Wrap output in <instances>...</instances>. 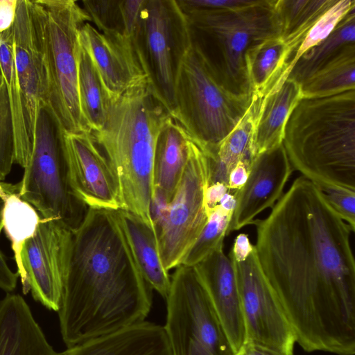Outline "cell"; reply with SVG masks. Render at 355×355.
I'll return each mask as SVG.
<instances>
[{
  "label": "cell",
  "mask_w": 355,
  "mask_h": 355,
  "mask_svg": "<svg viewBox=\"0 0 355 355\" xmlns=\"http://www.w3.org/2000/svg\"><path fill=\"white\" fill-rule=\"evenodd\" d=\"M261 270L306 352L355 354L351 227L304 176L254 220Z\"/></svg>",
  "instance_id": "cell-1"
},
{
  "label": "cell",
  "mask_w": 355,
  "mask_h": 355,
  "mask_svg": "<svg viewBox=\"0 0 355 355\" xmlns=\"http://www.w3.org/2000/svg\"><path fill=\"white\" fill-rule=\"evenodd\" d=\"M152 291L114 211L87 208L72 231L58 311L67 348L145 321Z\"/></svg>",
  "instance_id": "cell-2"
},
{
  "label": "cell",
  "mask_w": 355,
  "mask_h": 355,
  "mask_svg": "<svg viewBox=\"0 0 355 355\" xmlns=\"http://www.w3.org/2000/svg\"><path fill=\"white\" fill-rule=\"evenodd\" d=\"M171 116L146 80L112 99L103 126L92 132L116 177L122 209L154 230L150 205L155 148Z\"/></svg>",
  "instance_id": "cell-3"
},
{
  "label": "cell",
  "mask_w": 355,
  "mask_h": 355,
  "mask_svg": "<svg viewBox=\"0 0 355 355\" xmlns=\"http://www.w3.org/2000/svg\"><path fill=\"white\" fill-rule=\"evenodd\" d=\"M283 145L293 169L316 185L355 191V89L302 97L286 121Z\"/></svg>",
  "instance_id": "cell-4"
},
{
  "label": "cell",
  "mask_w": 355,
  "mask_h": 355,
  "mask_svg": "<svg viewBox=\"0 0 355 355\" xmlns=\"http://www.w3.org/2000/svg\"><path fill=\"white\" fill-rule=\"evenodd\" d=\"M275 0H256L233 10L183 12L191 45L216 82L230 94L252 96L246 56L251 48L281 36Z\"/></svg>",
  "instance_id": "cell-5"
},
{
  "label": "cell",
  "mask_w": 355,
  "mask_h": 355,
  "mask_svg": "<svg viewBox=\"0 0 355 355\" xmlns=\"http://www.w3.org/2000/svg\"><path fill=\"white\" fill-rule=\"evenodd\" d=\"M253 96L239 97L226 91L191 45L178 77L171 116L203 153L209 155L245 115Z\"/></svg>",
  "instance_id": "cell-6"
},
{
  "label": "cell",
  "mask_w": 355,
  "mask_h": 355,
  "mask_svg": "<svg viewBox=\"0 0 355 355\" xmlns=\"http://www.w3.org/2000/svg\"><path fill=\"white\" fill-rule=\"evenodd\" d=\"M64 135L51 107H42L19 194L41 217L60 220L73 230L87 207L76 197L69 182Z\"/></svg>",
  "instance_id": "cell-7"
},
{
  "label": "cell",
  "mask_w": 355,
  "mask_h": 355,
  "mask_svg": "<svg viewBox=\"0 0 355 355\" xmlns=\"http://www.w3.org/2000/svg\"><path fill=\"white\" fill-rule=\"evenodd\" d=\"M37 1L42 9L49 105L66 132H92L80 107L77 56L80 28L90 18L76 1Z\"/></svg>",
  "instance_id": "cell-8"
},
{
  "label": "cell",
  "mask_w": 355,
  "mask_h": 355,
  "mask_svg": "<svg viewBox=\"0 0 355 355\" xmlns=\"http://www.w3.org/2000/svg\"><path fill=\"white\" fill-rule=\"evenodd\" d=\"M132 40L150 91L172 116L178 77L191 46L176 1L145 0Z\"/></svg>",
  "instance_id": "cell-9"
},
{
  "label": "cell",
  "mask_w": 355,
  "mask_h": 355,
  "mask_svg": "<svg viewBox=\"0 0 355 355\" xmlns=\"http://www.w3.org/2000/svg\"><path fill=\"white\" fill-rule=\"evenodd\" d=\"M165 330L171 355H233L234 352L194 266L171 276Z\"/></svg>",
  "instance_id": "cell-10"
},
{
  "label": "cell",
  "mask_w": 355,
  "mask_h": 355,
  "mask_svg": "<svg viewBox=\"0 0 355 355\" xmlns=\"http://www.w3.org/2000/svg\"><path fill=\"white\" fill-rule=\"evenodd\" d=\"M207 175L205 155L189 137L187 164L157 233L159 257L167 271L182 264L207 222Z\"/></svg>",
  "instance_id": "cell-11"
},
{
  "label": "cell",
  "mask_w": 355,
  "mask_h": 355,
  "mask_svg": "<svg viewBox=\"0 0 355 355\" xmlns=\"http://www.w3.org/2000/svg\"><path fill=\"white\" fill-rule=\"evenodd\" d=\"M12 41L24 126L32 148L40 110L49 105L42 9L37 0H18Z\"/></svg>",
  "instance_id": "cell-12"
},
{
  "label": "cell",
  "mask_w": 355,
  "mask_h": 355,
  "mask_svg": "<svg viewBox=\"0 0 355 355\" xmlns=\"http://www.w3.org/2000/svg\"><path fill=\"white\" fill-rule=\"evenodd\" d=\"M232 261L245 328V340L263 345L283 355H293L295 334L261 270L255 247L244 261Z\"/></svg>",
  "instance_id": "cell-13"
},
{
  "label": "cell",
  "mask_w": 355,
  "mask_h": 355,
  "mask_svg": "<svg viewBox=\"0 0 355 355\" xmlns=\"http://www.w3.org/2000/svg\"><path fill=\"white\" fill-rule=\"evenodd\" d=\"M72 231L60 220L41 217L35 234L25 242L21 253L29 292L35 301L56 312L67 271Z\"/></svg>",
  "instance_id": "cell-14"
},
{
  "label": "cell",
  "mask_w": 355,
  "mask_h": 355,
  "mask_svg": "<svg viewBox=\"0 0 355 355\" xmlns=\"http://www.w3.org/2000/svg\"><path fill=\"white\" fill-rule=\"evenodd\" d=\"M67 175L76 197L87 208L122 209L112 168L92 132H65Z\"/></svg>",
  "instance_id": "cell-15"
},
{
  "label": "cell",
  "mask_w": 355,
  "mask_h": 355,
  "mask_svg": "<svg viewBox=\"0 0 355 355\" xmlns=\"http://www.w3.org/2000/svg\"><path fill=\"white\" fill-rule=\"evenodd\" d=\"M293 171L283 144L255 156L247 182L236 191L227 236L252 225L257 215L272 207L283 195Z\"/></svg>",
  "instance_id": "cell-16"
},
{
  "label": "cell",
  "mask_w": 355,
  "mask_h": 355,
  "mask_svg": "<svg viewBox=\"0 0 355 355\" xmlns=\"http://www.w3.org/2000/svg\"><path fill=\"white\" fill-rule=\"evenodd\" d=\"M79 41L92 58L110 100L147 80L132 37L101 33L86 22L80 28Z\"/></svg>",
  "instance_id": "cell-17"
},
{
  "label": "cell",
  "mask_w": 355,
  "mask_h": 355,
  "mask_svg": "<svg viewBox=\"0 0 355 355\" xmlns=\"http://www.w3.org/2000/svg\"><path fill=\"white\" fill-rule=\"evenodd\" d=\"M194 267L235 352L246 335L234 262L223 244Z\"/></svg>",
  "instance_id": "cell-18"
},
{
  "label": "cell",
  "mask_w": 355,
  "mask_h": 355,
  "mask_svg": "<svg viewBox=\"0 0 355 355\" xmlns=\"http://www.w3.org/2000/svg\"><path fill=\"white\" fill-rule=\"evenodd\" d=\"M0 355H67L47 340L25 300L8 293L0 300Z\"/></svg>",
  "instance_id": "cell-19"
},
{
  "label": "cell",
  "mask_w": 355,
  "mask_h": 355,
  "mask_svg": "<svg viewBox=\"0 0 355 355\" xmlns=\"http://www.w3.org/2000/svg\"><path fill=\"white\" fill-rule=\"evenodd\" d=\"M67 355H171L163 326L146 320L67 349Z\"/></svg>",
  "instance_id": "cell-20"
},
{
  "label": "cell",
  "mask_w": 355,
  "mask_h": 355,
  "mask_svg": "<svg viewBox=\"0 0 355 355\" xmlns=\"http://www.w3.org/2000/svg\"><path fill=\"white\" fill-rule=\"evenodd\" d=\"M114 213L143 277L153 290L166 299L171 276L162 263L155 230L125 209L114 210Z\"/></svg>",
  "instance_id": "cell-21"
},
{
  "label": "cell",
  "mask_w": 355,
  "mask_h": 355,
  "mask_svg": "<svg viewBox=\"0 0 355 355\" xmlns=\"http://www.w3.org/2000/svg\"><path fill=\"white\" fill-rule=\"evenodd\" d=\"M302 98L301 85L290 78L261 98L252 141L254 157L283 144L286 121Z\"/></svg>",
  "instance_id": "cell-22"
},
{
  "label": "cell",
  "mask_w": 355,
  "mask_h": 355,
  "mask_svg": "<svg viewBox=\"0 0 355 355\" xmlns=\"http://www.w3.org/2000/svg\"><path fill=\"white\" fill-rule=\"evenodd\" d=\"M189 137L171 116L162 126L156 141L153 192L171 201L180 182L189 157Z\"/></svg>",
  "instance_id": "cell-23"
},
{
  "label": "cell",
  "mask_w": 355,
  "mask_h": 355,
  "mask_svg": "<svg viewBox=\"0 0 355 355\" xmlns=\"http://www.w3.org/2000/svg\"><path fill=\"white\" fill-rule=\"evenodd\" d=\"M260 103L261 98L254 94L249 109L236 126L212 154L205 155L207 165V186L218 182L227 185L229 174L236 164L247 156L254 158L252 141Z\"/></svg>",
  "instance_id": "cell-24"
},
{
  "label": "cell",
  "mask_w": 355,
  "mask_h": 355,
  "mask_svg": "<svg viewBox=\"0 0 355 355\" xmlns=\"http://www.w3.org/2000/svg\"><path fill=\"white\" fill-rule=\"evenodd\" d=\"M5 205L3 228L12 243L17 275L20 277L23 292H29L27 278L24 270L21 253L25 242L36 232L40 222L37 210L19 196L20 183L17 185L5 183Z\"/></svg>",
  "instance_id": "cell-25"
},
{
  "label": "cell",
  "mask_w": 355,
  "mask_h": 355,
  "mask_svg": "<svg viewBox=\"0 0 355 355\" xmlns=\"http://www.w3.org/2000/svg\"><path fill=\"white\" fill-rule=\"evenodd\" d=\"M77 56L80 111L89 130L97 132L105 123L111 100L92 58L80 41Z\"/></svg>",
  "instance_id": "cell-26"
},
{
  "label": "cell",
  "mask_w": 355,
  "mask_h": 355,
  "mask_svg": "<svg viewBox=\"0 0 355 355\" xmlns=\"http://www.w3.org/2000/svg\"><path fill=\"white\" fill-rule=\"evenodd\" d=\"M353 44H355V8L338 22L324 40L309 49L297 60L287 78L301 85L333 60L347 45Z\"/></svg>",
  "instance_id": "cell-27"
},
{
  "label": "cell",
  "mask_w": 355,
  "mask_h": 355,
  "mask_svg": "<svg viewBox=\"0 0 355 355\" xmlns=\"http://www.w3.org/2000/svg\"><path fill=\"white\" fill-rule=\"evenodd\" d=\"M291 53L288 45L276 37L262 41L246 56L248 76L253 93L264 97L279 78Z\"/></svg>",
  "instance_id": "cell-28"
},
{
  "label": "cell",
  "mask_w": 355,
  "mask_h": 355,
  "mask_svg": "<svg viewBox=\"0 0 355 355\" xmlns=\"http://www.w3.org/2000/svg\"><path fill=\"white\" fill-rule=\"evenodd\" d=\"M0 73L6 84L12 110L15 162L24 168L30 157L32 148L24 126L20 90L15 64L12 28L0 35Z\"/></svg>",
  "instance_id": "cell-29"
},
{
  "label": "cell",
  "mask_w": 355,
  "mask_h": 355,
  "mask_svg": "<svg viewBox=\"0 0 355 355\" xmlns=\"http://www.w3.org/2000/svg\"><path fill=\"white\" fill-rule=\"evenodd\" d=\"M302 97L318 98L355 89V44L338 55L302 84Z\"/></svg>",
  "instance_id": "cell-30"
},
{
  "label": "cell",
  "mask_w": 355,
  "mask_h": 355,
  "mask_svg": "<svg viewBox=\"0 0 355 355\" xmlns=\"http://www.w3.org/2000/svg\"><path fill=\"white\" fill-rule=\"evenodd\" d=\"M337 0H275L281 38L294 50Z\"/></svg>",
  "instance_id": "cell-31"
},
{
  "label": "cell",
  "mask_w": 355,
  "mask_h": 355,
  "mask_svg": "<svg viewBox=\"0 0 355 355\" xmlns=\"http://www.w3.org/2000/svg\"><path fill=\"white\" fill-rule=\"evenodd\" d=\"M354 8L355 0H337L309 29L302 41L291 52L279 78L268 94L277 90L287 78L297 60L309 49L324 40L338 22Z\"/></svg>",
  "instance_id": "cell-32"
},
{
  "label": "cell",
  "mask_w": 355,
  "mask_h": 355,
  "mask_svg": "<svg viewBox=\"0 0 355 355\" xmlns=\"http://www.w3.org/2000/svg\"><path fill=\"white\" fill-rule=\"evenodd\" d=\"M232 214L217 205L208 214V220L189 251L182 264L194 266L223 244Z\"/></svg>",
  "instance_id": "cell-33"
},
{
  "label": "cell",
  "mask_w": 355,
  "mask_h": 355,
  "mask_svg": "<svg viewBox=\"0 0 355 355\" xmlns=\"http://www.w3.org/2000/svg\"><path fill=\"white\" fill-rule=\"evenodd\" d=\"M81 3L90 22L98 31L132 37L129 33L124 0H84Z\"/></svg>",
  "instance_id": "cell-34"
},
{
  "label": "cell",
  "mask_w": 355,
  "mask_h": 355,
  "mask_svg": "<svg viewBox=\"0 0 355 355\" xmlns=\"http://www.w3.org/2000/svg\"><path fill=\"white\" fill-rule=\"evenodd\" d=\"M15 162V141L12 110L3 76L0 73V182Z\"/></svg>",
  "instance_id": "cell-35"
},
{
  "label": "cell",
  "mask_w": 355,
  "mask_h": 355,
  "mask_svg": "<svg viewBox=\"0 0 355 355\" xmlns=\"http://www.w3.org/2000/svg\"><path fill=\"white\" fill-rule=\"evenodd\" d=\"M317 186L330 207L354 232L355 191L334 186Z\"/></svg>",
  "instance_id": "cell-36"
},
{
  "label": "cell",
  "mask_w": 355,
  "mask_h": 355,
  "mask_svg": "<svg viewBox=\"0 0 355 355\" xmlns=\"http://www.w3.org/2000/svg\"><path fill=\"white\" fill-rule=\"evenodd\" d=\"M183 12L233 10L252 4L256 0H175Z\"/></svg>",
  "instance_id": "cell-37"
},
{
  "label": "cell",
  "mask_w": 355,
  "mask_h": 355,
  "mask_svg": "<svg viewBox=\"0 0 355 355\" xmlns=\"http://www.w3.org/2000/svg\"><path fill=\"white\" fill-rule=\"evenodd\" d=\"M253 159L251 156H247L232 168L228 177V191L235 192L244 186L248 178Z\"/></svg>",
  "instance_id": "cell-38"
},
{
  "label": "cell",
  "mask_w": 355,
  "mask_h": 355,
  "mask_svg": "<svg viewBox=\"0 0 355 355\" xmlns=\"http://www.w3.org/2000/svg\"><path fill=\"white\" fill-rule=\"evenodd\" d=\"M254 249L247 234L240 233L234 239L229 256L236 262L244 261Z\"/></svg>",
  "instance_id": "cell-39"
},
{
  "label": "cell",
  "mask_w": 355,
  "mask_h": 355,
  "mask_svg": "<svg viewBox=\"0 0 355 355\" xmlns=\"http://www.w3.org/2000/svg\"><path fill=\"white\" fill-rule=\"evenodd\" d=\"M18 0H0V35L10 30L15 23Z\"/></svg>",
  "instance_id": "cell-40"
},
{
  "label": "cell",
  "mask_w": 355,
  "mask_h": 355,
  "mask_svg": "<svg viewBox=\"0 0 355 355\" xmlns=\"http://www.w3.org/2000/svg\"><path fill=\"white\" fill-rule=\"evenodd\" d=\"M17 273L11 270L0 250V288L7 293L12 292L17 286Z\"/></svg>",
  "instance_id": "cell-41"
},
{
  "label": "cell",
  "mask_w": 355,
  "mask_h": 355,
  "mask_svg": "<svg viewBox=\"0 0 355 355\" xmlns=\"http://www.w3.org/2000/svg\"><path fill=\"white\" fill-rule=\"evenodd\" d=\"M228 191V186L224 183L218 182L207 186L205 200L208 214L218 205L223 196Z\"/></svg>",
  "instance_id": "cell-42"
},
{
  "label": "cell",
  "mask_w": 355,
  "mask_h": 355,
  "mask_svg": "<svg viewBox=\"0 0 355 355\" xmlns=\"http://www.w3.org/2000/svg\"><path fill=\"white\" fill-rule=\"evenodd\" d=\"M233 355H283L263 345L246 340Z\"/></svg>",
  "instance_id": "cell-43"
},
{
  "label": "cell",
  "mask_w": 355,
  "mask_h": 355,
  "mask_svg": "<svg viewBox=\"0 0 355 355\" xmlns=\"http://www.w3.org/2000/svg\"><path fill=\"white\" fill-rule=\"evenodd\" d=\"M236 191L227 192L223 196L218 205L224 210L233 214L236 205Z\"/></svg>",
  "instance_id": "cell-44"
},
{
  "label": "cell",
  "mask_w": 355,
  "mask_h": 355,
  "mask_svg": "<svg viewBox=\"0 0 355 355\" xmlns=\"http://www.w3.org/2000/svg\"><path fill=\"white\" fill-rule=\"evenodd\" d=\"M5 183L0 182V233L3 229V214L5 205Z\"/></svg>",
  "instance_id": "cell-45"
}]
</instances>
